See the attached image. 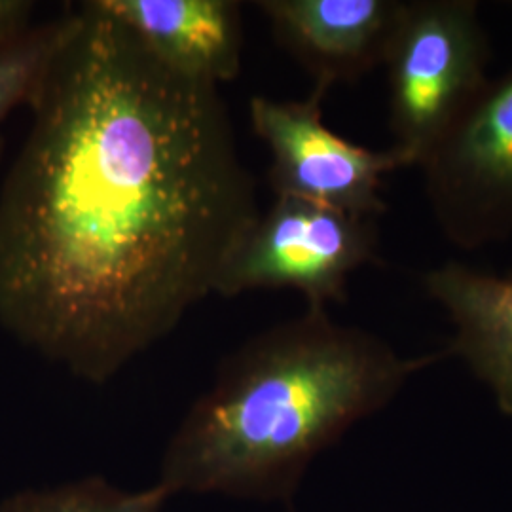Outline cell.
<instances>
[{
    "mask_svg": "<svg viewBox=\"0 0 512 512\" xmlns=\"http://www.w3.org/2000/svg\"><path fill=\"white\" fill-rule=\"evenodd\" d=\"M173 495L158 480L145 490H124L93 475L54 488H29L6 495L0 512H164Z\"/></svg>",
    "mask_w": 512,
    "mask_h": 512,
    "instance_id": "obj_10",
    "label": "cell"
},
{
    "mask_svg": "<svg viewBox=\"0 0 512 512\" xmlns=\"http://www.w3.org/2000/svg\"><path fill=\"white\" fill-rule=\"evenodd\" d=\"M448 359L403 355L327 310L262 330L220 361L211 387L165 446L171 495H222L291 507L313 459Z\"/></svg>",
    "mask_w": 512,
    "mask_h": 512,
    "instance_id": "obj_2",
    "label": "cell"
},
{
    "mask_svg": "<svg viewBox=\"0 0 512 512\" xmlns=\"http://www.w3.org/2000/svg\"><path fill=\"white\" fill-rule=\"evenodd\" d=\"M63 33V16L33 25L23 37L0 50V152L8 116L29 107Z\"/></svg>",
    "mask_w": 512,
    "mask_h": 512,
    "instance_id": "obj_11",
    "label": "cell"
},
{
    "mask_svg": "<svg viewBox=\"0 0 512 512\" xmlns=\"http://www.w3.org/2000/svg\"><path fill=\"white\" fill-rule=\"evenodd\" d=\"M374 262L376 220L279 196L228 256L215 294L232 298L256 289H294L308 308L327 310L348 300L351 274Z\"/></svg>",
    "mask_w": 512,
    "mask_h": 512,
    "instance_id": "obj_4",
    "label": "cell"
},
{
    "mask_svg": "<svg viewBox=\"0 0 512 512\" xmlns=\"http://www.w3.org/2000/svg\"><path fill=\"white\" fill-rule=\"evenodd\" d=\"M421 285L454 327L446 355L467 366L497 410L512 418V274L448 260Z\"/></svg>",
    "mask_w": 512,
    "mask_h": 512,
    "instance_id": "obj_8",
    "label": "cell"
},
{
    "mask_svg": "<svg viewBox=\"0 0 512 512\" xmlns=\"http://www.w3.org/2000/svg\"><path fill=\"white\" fill-rule=\"evenodd\" d=\"M490 57L475 0H404L384 69L393 148L412 165L421 164L486 88Z\"/></svg>",
    "mask_w": 512,
    "mask_h": 512,
    "instance_id": "obj_3",
    "label": "cell"
},
{
    "mask_svg": "<svg viewBox=\"0 0 512 512\" xmlns=\"http://www.w3.org/2000/svg\"><path fill=\"white\" fill-rule=\"evenodd\" d=\"M442 236L465 251L512 238V67L418 165Z\"/></svg>",
    "mask_w": 512,
    "mask_h": 512,
    "instance_id": "obj_5",
    "label": "cell"
},
{
    "mask_svg": "<svg viewBox=\"0 0 512 512\" xmlns=\"http://www.w3.org/2000/svg\"><path fill=\"white\" fill-rule=\"evenodd\" d=\"M0 184V329L103 385L215 294L260 217L219 86L97 4L63 33Z\"/></svg>",
    "mask_w": 512,
    "mask_h": 512,
    "instance_id": "obj_1",
    "label": "cell"
},
{
    "mask_svg": "<svg viewBox=\"0 0 512 512\" xmlns=\"http://www.w3.org/2000/svg\"><path fill=\"white\" fill-rule=\"evenodd\" d=\"M35 2L31 0H0V50L23 37L33 25Z\"/></svg>",
    "mask_w": 512,
    "mask_h": 512,
    "instance_id": "obj_12",
    "label": "cell"
},
{
    "mask_svg": "<svg viewBox=\"0 0 512 512\" xmlns=\"http://www.w3.org/2000/svg\"><path fill=\"white\" fill-rule=\"evenodd\" d=\"M277 42L330 90L384 67L404 0H262Z\"/></svg>",
    "mask_w": 512,
    "mask_h": 512,
    "instance_id": "obj_7",
    "label": "cell"
},
{
    "mask_svg": "<svg viewBox=\"0 0 512 512\" xmlns=\"http://www.w3.org/2000/svg\"><path fill=\"white\" fill-rule=\"evenodd\" d=\"M327 93V88L313 86L306 99L255 95L249 101L253 131L272 156L275 198H296L376 220L387 211L384 175L412 162L397 148L370 150L325 126Z\"/></svg>",
    "mask_w": 512,
    "mask_h": 512,
    "instance_id": "obj_6",
    "label": "cell"
},
{
    "mask_svg": "<svg viewBox=\"0 0 512 512\" xmlns=\"http://www.w3.org/2000/svg\"><path fill=\"white\" fill-rule=\"evenodd\" d=\"M173 71L220 86L241 69V4L234 0H97Z\"/></svg>",
    "mask_w": 512,
    "mask_h": 512,
    "instance_id": "obj_9",
    "label": "cell"
}]
</instances>
